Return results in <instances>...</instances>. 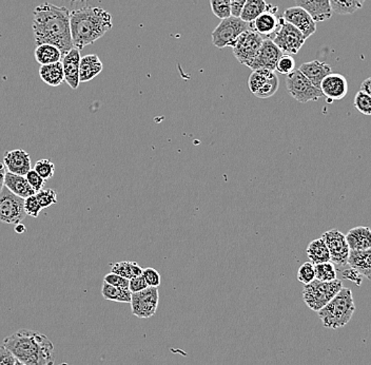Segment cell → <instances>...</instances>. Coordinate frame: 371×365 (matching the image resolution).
<instances>
[{"instance_id":"cell-1","label":"cell","mask_w":371,"mask_h":365,"mask_svg":"<svg viewBox=\"0 0 371 365\" xmlns=\"http://www.w3.org/2000/svg\"><path fill=\"white\" fill-rule=\"evenodd\" d=\"M68 8L45 3L33 13L32 29L36 45H52L63 57L74 48Z\"/></svg>"},{"instance_id":"cell-2","label":"cell","mask_w":371,"mask_h":365,"mask_svg":"<svg viewBox=\"0 0 371 365\" xmlns=\"http://www.w3.org/2000/svg\"><path fill=\"white\" fill-rule=\"evenodd\" d=\"M3 346L26 365H54L55 352L52 341L43 334L31 329H20L3 340Z\"/></svg>"},{"instance_id":"cell-3","label":"cell","mask_w":371,"mask_h":365,"mask_svg":"<svg viewBox=\"0 0 371 365\" xmlns=\"http://www.w3.org/2000/svg\"><path fill=\"white\" fill-rule=\"evenodd\" d=\"M112 15L100 7H84L70 13V28L74 48L82 50L96 43L113 27Z\"/></svg>"},{"instance_id":"cell-4","label":"cell","mask_w":371,"mask_h":365,"mask_svg":"<svg viewBox=\"0 0 371 365\" xmlns=\"http://www.w3.org/2000/svg\"><path fill=\"white\" fill-rule=\"evenodd\" d=\"M354 311L356 305L351 290L343 288L328 304L317 311V315L324 327L337 329L349 323Z\"/></svg>"},{"instance_id":"cell-5","label":"cell","mask_w":371,"mask_h":365,"mask_svg":"<svg viewBox=\"0 0 371 365\" xmlns=\"http://www.w3.org/2000/svg\"><path fill=\"white\" fill-rule=\"evenodd\" d=\"M343 288L341 280L335 279L331 282L319 281L315 279L306 284L303 288V299L305 304L313 311H319L328 304L338 292Z\"/></svg>"},{"instance_id":"cell-6","label":"cell","mask_w":371,"mask_h":365,"mask_svg":"<svg viewBox=\"0 0 371 365\" xmlns=\"http://www.w3.org/2000/svg\"><path fill=\"white\" fill-rule=\"evenodd\" d=\"M249 29L248 22H245L240 17L230 16L225 18L212 32V43L218 49L232 48L238 37Z\"/></svg>"},{"instance_id":"cell-7","label":"cell","mask_w":371,"mask_h":365,"mask_svg":"<svg viewBox=\"0 0 371 365\" xmlns=\"http://www.w3.org/2000/svg\"><path fill=\"white\" fill-rule=\"evenodd\" d=\"M286 88L288 94L302 104L317 102L324 96L321 89L315 87L300 70H294L292 73L287 75Z\"/></svg>"},{"instance_id":"cell-8","label":"cell","mask_w":371,"mask_h":365,"mask_svg":"<svg viewBox=\"0 0 371 365\" xmlns=\"http://www.w3.org/2000/svg\"><path fill=\"white\" fill-rule=\"evenodd\" d=\"M270 39L278 45V48L283 52V54L288 55L298 54L306 41L304 35L296 27L286 22L283 17L281 20V24Z\"/></svg>"},{"instance_id":"cell-9","label":"cell","mask_w":371,"mask_h":365,"mask_svg":"<svg viewBox=\"0 0 371 365\" xmlns=\"http://www.w3.org/2000/svg\"><path fill=\"white\" fill-rule=\"evenodd\" d=\"M24 199L14 195L3 187L0 191V222L9 225H17L26 218Z\"/></svg>"},{"instance_id":"cell-10","label":"cell","mask_w":371,"mask_h":365,"mask_svg":"<svg viewBox=\"0 0 371 365\" xmlns=\"http://www.w3.org/2000/svg\"><path fill=\"white\" fill-rule=\"evenodd\" d=\"M263 41L264 37L250 29L242 33L232 47L234 57L238 59V63L250 67Z\"/></svg>"},{"instance_id":"cell-11","label":"cell","mask_w":371,"mask_h":365,"mask_svg":"<svg viewBox=\"0 0 371 365\" xmlns=\"http://www.w3.org/2000/svg\"><path fill=\"white\" fill-rule=\"evenodd\" d=\"M321 238L323 239L328 248L329 253H331V262L335 266V268L342 269L348 265L350 249L346 241L345 234H342L340 230H331L324 232Z\"/></svg>"},{"instance_id":"cell-12","label":"cell","mask_w":371,"mask_h":365,"mask_svg":"<svg viewBox=\"0 0 371 365\" xmlns=\"http://www.w3.org/2000/svg\"><path fill=\"white\" fill-rule=\"evenodd\" d=\"M160 292L158 288H147L139 292L132 294V313L141 319L153 317L158 311Z\"/></svg>"},{"instance_id":"cell-13","label":"cell","mask_w":371,"mask_h":365,"mask_svg":"<svg viewBox=\"0 0 371 365\" xmlns=\"http://www.w3.org/2000/svg\"><path fill=\"white\" fill-rule=\"evenodd\" d=\"M283 52L278 48V45L269 38H264L262 47L257 52V57L250 65V69H265L275 71L276 64L281 59Z\"/></svg>"},{"instance_id":"cell-14","label":"cell","mask_w":371,"mask_h":365,"mask_svg":"<svg viewBox=\"0 0 371 365\" xmlns=\"http://www.w3.org/2000/svg\"><path fill=\"white\" fill-rule=\"evenodd\" d=\"M278 10L275 6L268 5L266 11L249 24L250 30L255 31L264 38H271L281 24L282 17L278 16Z\"/></svg>"},{"instance_id":"cell-15","label":"cell","mask_w":371,"mask_h":365,"mask_svg":"<svg viewBox=\"0 0 371 365\" xmlns=\"http://www.w3.org/2000/svg\"><path fill=\"white\" fill-rule=\"evenodd\" d=\"M283 18L296 27L306 39L317 32V22L311 17L310 14L302 8L292 7L285 10Z\"/></svg>"},{"instance_id":"cell-16","label":"cell","mask_w":371,"mask_h":365,"mask_svg":"<svg viewBox=\"0 0 371 365\" xmlns=\"http://www.w3.org/2000/svg\"><path fill=\"white\" fill-rule=\"evenodd\" d=\"M319 89L329 103L341 100L347 96L348 82L342 74L331 73L324 78Z\"/></svg>"},{"instance_id":"cell-17","label":"cell","mask_w":371,"mask_h":365,"mask_svg":"<svg viewBox=\"0 0 371 365\" xmlns=\"http://www.w3.org/2000/svg\"><path fill=\"white\" fill-rule=\"evenodd\" d=\"M3 165L8 172L24 177L31 170L30 154L22 149L6 152L3 156Z\"/></svg>"},{"instance_id":"cell-18","label":"cell","mask_w":371,"mask_h":365,"mask_svg":"<svg viewBox=\"0 0 371 365\" xmlns=\"http://www.w3.org/2000/svg\"><path fill=\"white\" fill-rule=\"evenodd\" d=\"M80 50L76 48L72 49L61 59L63 64V73H65V82L71 87L73 90H76L80 86Z\"/></svg>"},{"instance_id":"cell-19","label":"cell","mask_w":371,"mask_h":365,"mask_svg":"<svg viewBox=\"0 0 371 365\" xmlns=\"http://www.w3.org/2000/svg\"><path fill=\"white\" fill-rule=\"evenodd\" d=\"M296 7L310 14L315 22H325L333 16L329 0H294Z\"/></svg>"},{"instance_id":"cell-20","label":"cell","mask_w":371,"mask_h":365,"mask_svg":"<svg viewBox=\"0 0 371 365\" xmlns=\"http://www.w3.org/2000/svg\"><path fill=\"white\" fill-rule=\"evenodd\" d=\"M346 241L351 251L371 248V228L367 226L354 227L346 234Z\"/></svg>"},{"instance_id":"cell-21","label":"cell","mask_w":371,"mask_h":365,"mask_svg":"<svg viewBox=\"0 0 371 365\" xmlns=\"http://www.w3.org/2000/svg\"><path fill=\"white\" fill-rule=\"evenodd\" d=\"M298 70L317 88L321 87V82H323L324 78L333 73V70L328 64L319 61L303 64Z\"/></svg>"},{"instance_id":"cell-22","label":"cell","mask_w":371,"mask_h":365,"mask_svg":"<svg viewBox=\"0 0 371 365\" xmlns=\"http://www.w3.org/2000/svg\"><path fill=\"white\" fill-rule=\"evenodd\" d=\"M104 69L102 61L96 54L86 55L80 59V82H86L96 78Z\"/></svg>"},{"instance_id":"cell-23","label":"cell","mask_w":371,"mask_h":365,"mask_svg":"<svg viewBox=\"0 0 371 365\" xmlns=\"http://www.w3.org/2000/svg\"><path fill=\"white\" fill-rule=\"evenodd\" d=\"M348 265L358 270L361 275L371 280V248L365 251H350Z\"/></svg>"},{"instance_id":"cell-24","label":"cell","mask_w":371,"mask_h":365,"mask_svg":"<svg viewBox=\"0 0 371 365\" xmlns=\"http://www.w3.org/2000/svg\"><path fill=\"white\" fill-rule=\"evenodd\" d=\"M5 186L9 191H11L14 195H18L22 199H26V198L34 195L36 193L34 189L29 184L26 177L13 174V173L8 172V171L7 174H6Z\"/></svg>"},{"instance_id":"cell-25","label":"cell","mask_w":371,"mask_h":365,"mask_svg":"<svg viewBox=\"0 0 371 365\" xmlns=\"http://www.w3.org/2000/svg\"><path fill=\"white\" fill-rule=\"evenodd\" d=\"M39 76L45 84L51 87H59L65 82V73L61 61L43 65L39 68Z\"/></svg>"},{"instance_id":"cell-26","label":"cell","mask_w":371,"mask_h":365,"mask_svg":"<svg viewBox=\"0 0 371 365\" xmlns=\"http://www.w3.org/2000/svg\"><path fill=\"white\" fill-rule=\"evenodd\" d=\"M307 257L313 265L331 262V253L323 239L319 238L309 243L306 249Z\"/></svg>"},{"instance_id":"cell-27","label":"cell","mask_w":371,"mask_h":365,"mask_svg":"<svg viewBox=\"0 0 371 365\" xmlns=\"http://www.w3.org/2000/svg\"><path fill=\"white\" fill-rule=\"evenodd\" d=\"M34 57L37 63L40 64L41 66L59 63L63 59L61 50L52 45H37Z\"/></svg>"},{"instance_id":"cell-28","label":"cell","mask_w":371,"mask_h":365,"mask_svg":"<svg viewBox=\"0 0 371 365\" xmlns=\"http://www.w3.org/2000/svg\"><path fill=\"white\" fill-rule=\"evenodd\" d=\"M268 3L265 0H247L241 12L240 18L245 22H252L267 9Z\"/></svg>"},{"instance_id":"cell-29","label":"cell","mask_w":371,"mask_h":365,"mask_svg":"<svg viewBox=\"0 0 371 365\" xmlns=\"http://www.w3.org/2000/svg\"><path fill=\"white\" fill-rule=\"evenodd\" d=\"M111 272H114L126 279L131 280L138 276H142L143 268L137 264V262L123 261L113 264L111 266Z\"/></svg>"},{"instance_id":"cell-30","label":"cell","mask_w":371,"mask_h":365,"mask_svg":"<svg viewBox=\"0 0 371 365\" xmlns=\"http://www.w3.org/2000/svg\"><path fill=\"white\" fill-rule=\"evenodd\" d=\"M102 295L106 300L114 301L119 303H130L132 292L127 288H119L104 282L102 288Z\"/></svg>"},{"instance_id":"cell-31","label":"cell","mask_w":371,"mask_h":365,"mask_svg":"<svg viewBox=\"0 0 371 365\" xmlns=\"http://www.w3.org/2000/svg\"><path fill=\"white\" fill-rule=\"evenodd\" d=\"M333 13L351 15L363 7L364 0H329Z\"/></svg>"},{"instance_id":"cell-32","label":"cell","mask_w":371,"mask_h":365,"mask_svg":"<svg viewBox=\"0 0 371 365\" xmlns=\"http://www.w3.org/2000/svg\"><path fill=\"white\" fill-rule=\"evenodd\" d=\"M315 279L319 281L331 282L337 279V268L331 262L315 265Z\"/></svg>"},{"instance_id":"cell-33","label":"cell","mask_w":371,"mask_h":365,"mask_svg":"<svg viewBox=\"0 0 371 365\" xmlns=\"http://www.w3.org/2000/svg\"><path fill=\"white\" fill-rule=\"evenodd\" d=\"M280 87V80H278V75L274 72H271L268 80H266L264 86L257 91L255 94V98H269L273 96L276 94V91L278 90Z\"/></svg>"},{"instance_id":"cell-34","label":"cell","mask_w":371,"mask_h":365,"mask_svg":"<svg viewBox=\"0 0 371 365\" xmlns=\"http://www.w3.org/2000/svg\"><path fill=\"white\" fill-rule=\"evenodd\" d=\"M272 71L265 69L255 70L249 76L248 87L251 94H255L264 86Z\"/></svg>"},{"instance_id":"cell-35","label":"cell","mask_w":371,"mask_h":365,"mask_svg":"<svg viewBox=\"0 0 371 365\" xmlns=\"http://www.w3.org/2000/svg\"><path fill=\"white\" fill-rule=\"evenodd\" d=\"M212 13L220 20L230 17L231 5L230 0H210Z\"/></svg>"},{"instance_id":"cell-36","label":"cell","mask_w":371,"mask_h":365,"mask_svg":"<svg viewBox=\"0 0 371 365\" xmlns=\"http://www.w3.org/2000/svg\"><path fill=\"white\" fill-rule=\"evenodd\" d=\"M354 107L364 115H371V96L360 90L354 96Z\"/></svg>"},{"instance_id":"cell-37","label":"cell","mask_w":371,"mask_h":365,"mask_svg":"<svg viewBox=\"0 0 371 365\" xmlns=\"http://www.w3.org/2000/svg\"><path fill=\"white\" fill-rule=\"evenodd\" d=\"M34 170L43 177L45 181L52 179L54 177L55 165L48 158L37 161L34 166Z\"/></svg>"},{"instance_id":"cell-38","label":"cell","mask_w":371,"mask_h":365,"mask_svg":"<svg viewBox=\"0 0 371 365\" xmlns=\"http://www.w3.org/2000/svg\"><path fill=\"white\" fill-rule=\"evenodd\" d=\"M39 205L43 209L50 207L57 203V193L54 189H41L38 193H35Z\"/></svg>"},{"instance_id":"cell-39","label":"cell","mask_w":371,"mask_h":365,"mask_svg":"<svg viewBox=\"0 0 371 365\" xmlns=\"http://www.w3.org/2000/svg\"><path fill=\"white\" fill-rule=\"evenodd\" d=\"M298 280L301 283L306 284L311 283L315 280V265L311 262H306L302 264L298 270Z\"/></svg>"},{"instance_id":"cell-40","label":"cell","mask_w":371,"mask_h":365,"mask_svg":"<svg viewBox=\"0 0 371 365\" xmlns=\"http://www.w3.org/2000/svg\"><path fill=\"white\" fill-rule=\"evenodd\" d=\"M275 70L283 75H289L296 70V61L292 55L283 54L281 59H278Z\"/></svg>"},{"instance_id":"cell-41","label":"cell","mask_w":371,"mask_h":365,"mask_svg":"<svg viewBox=\"0 0 371 365\" xmlns=\"http://www.w3.org/2000/svg\"><path fill=\"white\" fill-rule=\"evenodd\" d=\"M142 276H143L146 283L150 288H158L162 283V277H160V272L154 269V268L146 267L145 269H143Z\"/></svg>"},{"instance_id":"cell-42","label":"cell","mask_w":371,"mask_h":365,"mask_svg":"<svg viewBox=\"0 0 371 365\" xmlns=\"http://www.w3.org/2000/svg\"><path fill=\"white\" fill-rule=\"evenodd\" d=\"M41 210H43V208L39 205L36 195H31V197L24 199V211H26V216L38 218Z\"/></svg>"},{"instance_id":"cell-43","label":"cell","mask_w":371,"mask_h":365,"mask_svg":"<svg viewBox=\"0 0 371 365\" xmlns=\"http://www.w3.org/2000/svg\"><path fill=\"white\" fill-rule=\"evenodd\" d=\"M24 177H26V179L28 181L30 186L34 189L35 193H38L41 189H43L45 181L38 174V173L36 172V171L34 170V169H31Z\"/></svg>"},{"instance_id":"cell-44","label":"cell","mask_w":371,"mask_h":365,"mask_svg":"<svg viewBox=\"0 0 371 365\" xmlns=\"http://www.w3.org/2000/svg\"><path fill=\"white\" fill-rule=\"evenodd\" d=\"M104 282L119 288H127L129 290V280L116 275L114 272H110L105 276Z\"/></svg>"},{"instance_id":"cell-45","label":"cell","mask_w":371,"mask_h":365,"mask_svg":"<svg viewBox=\"0 0 371 365\" xmlns=\"http://www.w3.org/2000/svg\"><path fill=\"white\" fill-rule=\"evenodd\" d=\"M343 278L344 279L348 280V281H351L356 285L361 286L362 285L363 278L364 277L361 275L358 270L349 267L347 269L343 270Z\"/></svg>"},{"instance_id":"cell-46","label":"cell","mask_w":371,"mask_h":365,"mask_svg":"<svg viewBox=\"0 0 371 365\" xmlns=\"http://www.w3.org/2000/svg\"><path fill=\"white\" fill-rule=\"evenodd\" d=\"M147 288H149V286L146 283L143 276H138V277L129 280V290L132 294L142 292V290H146Z\"/></svg>"},{"instance_id":"cell-47","label":"cell","mask_w":371,"mask_h":365,"mask_svg":"<svg viewBox=\"0 0 371 365\" xmlns=\"http://www.w3.org/2000/svg\"><path fill=\"white\" fill-rule=\"evenodd\" d=\"M16 358L5 346H0V365H15Z\"/></svg>"},{"instance_id":"cell-48","label":"cell","mask_w":371,"mask_h":365,"mask_svg":"<svg viewBox=\"0 0 371 365\" xmlns=\"http://www.w3.org/2000/svg\"><path fill=\"white\" fill-rule=\"evenodd\" d=\"M247 0H230L231 15L234 17H240L241 12L244 8Z\"/></svg>"},{"instance_id":"cell-49","label":"cell","mask_w":371,"mask_h":365,"mask_svg":"<svg viewBox=\"0 0 371 365\" xmlns=\"http://www.w3.org/2000/svg\"><path fill=\"white\" fill-rule=\"evenodd\" d=\"M6 174H7V169L3 163H0V191H3L5 187Z\"/></svg>"},{"instance_id":"cell-50","label":"cell","mask_w":371,"mask_h":365,"mask_svg":"<svg viewBox=\"0 0 371 365\" xmlns=\"http://www.w3.org/2000/svg\"><path fill=\"white\" fill-rule=\"evenodd\" d=\"M360 90L364 91L365 94L371 96V77L366 78L361 84Z\"/></svg>"},{"instance_id":"cell-51","label":"cell","mask_w":371,"mask_h":365,"mask_svg":"<svg viewBox=\"0 0 371 365\" xmlns=\"http://www.w3.org/2000/svg\"><path fill=\"white\" fill-rule=\"evenodd\" d=\"M14 230H15V232H17V234H24V232H26V228L24 224H22V223H18L17 225H15V228H14Z\"/></svg>"},{"instance_id":"cell-52","label":"cell","mask_w":371,"mask_h":365,"mask_svg":"<svg viewBox=\"0 0 371 365\" xmlns=\"http://www.w3.org/2000/svg\"><path fill=\"white\" fill-rule=\"evenodd\" d=\"M15 365H26L24 363L20 362V361L16 360Z\"/></svg>"},{"instance_id":"cell-53","label":"cell","mask_w":371,"mask_h":365,"mask_svg":"<svg viewBox=\"0 0 371 365\" xmlns=\"http://www.w3.org/2000/svg\"><path fill=\"white\" fill-rule=\"evenodd\" d=\"M364 1H365V0H364Z\"/></svg>"}]
</instances>
